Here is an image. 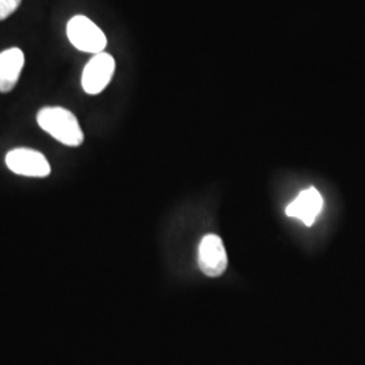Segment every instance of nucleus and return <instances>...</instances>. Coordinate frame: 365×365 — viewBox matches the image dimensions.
<instances>
[{"instance_id": "1", "label": "nucleus", "mask_w": 365, "mask_h": 365, "mask_svg": "<svg viewBox=\"0 0 365 365\" xmlns=\"http://www.w3.org/2000/svg\"><path fill=\"white\" fill-rule=\"evenodd\" d=\"M39 128L51 134L58 143L76 148L83 144L84 133L78 118L64 107H43L37 114Z\"/></svg>"}, {"instance_id": "2", "label": "nucleus", "mask_w": 365, "mask_h": 365, "mask_svg": "<svg viewBox=\"0 0 365 365\" xmlns=\"http://www.w3.org/2000/svg\"><path fill=\"white\" fill-rule=\"evenodd\" d=\"M66 36L81 52L98 54L105 52L107 46L105 33L84 15H76L68 22Z\"/></svg>"}, {"instance_id": "3", "label": "nucleus", "mask_w": 365, "mask_h": 365, "mask_svg": "<svg viewBox=\"0 0 365 365\" xmlns=\"http://www.w3.org/2000/svg\"><path fill=\"white\" fill-rule=\"evenodd\" d=\"M115 71V60L111 54L102 52L93 54L83 71L81 86L88 95H98L111 81Z\"/></svg>"}, {"instance_id": "4", "label": "nucleus", "mask_w": 365, "mask_h": 365, "mask_svg": "<svg viewBox=\"0 0 365 365\" xmlns=\"http://www.w3.org/2000/svg\"><path fill=\"white\" fill-rule=\"evenodd\" d=\"M6 165L14 173L27 178H46L52 170L46 157L29 148L10 150L6 156Z\"/></svg>"}, {"instance_id": "5", "label": "nucleus", "mask_w": 365, "mask_h": 365, "mask_svg": "<svg viewBox=\"0 0 365 365\" xmlns=\"http://www.w3.org/2000/svg\"><path fill=\"white\" fill-rule=\"evenodd\" d=\"M197 261L202 272L206 276L218 277L225 272L227 267V256L218 235H206L202 240L199 245Z\"/></svg>"}, {"instance_id": "6", "label": "nucleus", "mask_w": 365, "mask_h": 365, "mask_svg": "<svg viewBox=\"0 0 365 365\" xmlns=\"http://www.w3.org/2000/svg\"><path fill=\"white\" fill-rule=\"evenodd\" d=\"M324 207V199L318 190L307 188L302 191L298 197L289 203L286 214L291 218H297L307 226H312Z\"/></svg>"}, {"instance_id": "7", "label": "nucleus", "mask_w": 365, "mask_h": 365, "mask_svg": "<svg viewBox=\"0 0 365 365\" xmlns=\"http://www.w3.org/2000/svg\"><path fill=\"white\" fill-rule=\"evenodd\" d=\"M25 64L24 52L11 48L0 53V92L13 91Z\"/></svg>"}, {"instance_id": "8", "label": "nucleus", "mask_w": 365, "mask_h": 365, "mask_svg": "<svg viewBox=\"0 0 365 365\" xmlns=\"http://www.w3.org/2000/svg\"><path fill=\"white\" fill-rule=\"evenodd\" d=\"M22 0H0V21H4L18 10Z\"/></svg>"}]
</instances>
